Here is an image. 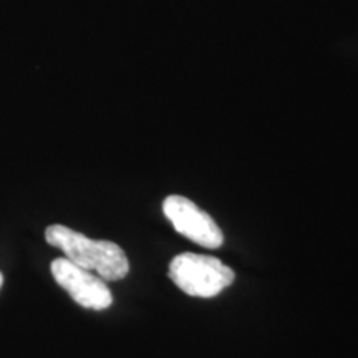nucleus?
I'll use <instances>...</instances> for the list:
<instances>
[{"mask_svg":"<svg viewBox=\"0 0 358 358\" xmlns=\"http://www.w3.org/2000/svg\"><path fill=\"white\" fill-rule=\"evenodd\" d=\"M53 279L78 306L90 310H106L113 303V295L106 282L93 272L85 271L66 257H58L50 266Z\"/></svg>","mask_w":358,"mask_h":358,"instance_id":"20e7f679","label":"nucleus"},{"mask_svg":"<svg viewBox=\"0 0 358 358\" xmlns=\"http://www.w3.org/2000/svg\"><path fill=\"white\" fill-rule=\"evenodd\" d=\"M45 241L60 249L65 257L103 280H122L129 272L124 250L111 241H95L62 224L45 229Z\"/></svg>","mask_w":358,"mask_h":358,"instance_id":"f257e3e1","label":"nucleus"},{"mask_svg":"<svg viewBox=\"0 0 358 358\" xmlns=\"http://www.w3.org/2000/svg\"><path fill=\"white\" fill-rule=\"evenodd\" d=\"M2 284H3V275L2 272H0V289H2Z\"/></svg>","mask_w":358,"mask_h":358,"instance_id":"39448f33","label":"nucleus"},{"mask_svg":"<svg viewBox=\"0 0 358 358\" xmlns=\"http://www.w3.org/2000/svg\"><path fill=\"white\" fill-rule=\"evenodd\" d=\"M163 213L178 234L185 236L204 249H219L224 234L216 221L185 196L171 194L164 199Z\"/></svg>","mask_w":358,"mask_h":358,"instance_id":"7ed1b4c3","label":"nucleus"},{"mask_svg":"<svg viewBox=\"0 0 358 358\" xmlns=\"http://www.w3.org/2000/svg\"><path fill=\"white\" fill-rule=\"evenodd\" d=\"M169 279L191 297H216L234 282L236 274L229 266L214 256L182 252L169 262Z\"/></svg>","mask_w":358,"mask_h":358,"instance_id":"f03ea898","label":"nucleus"}]
</instances>
